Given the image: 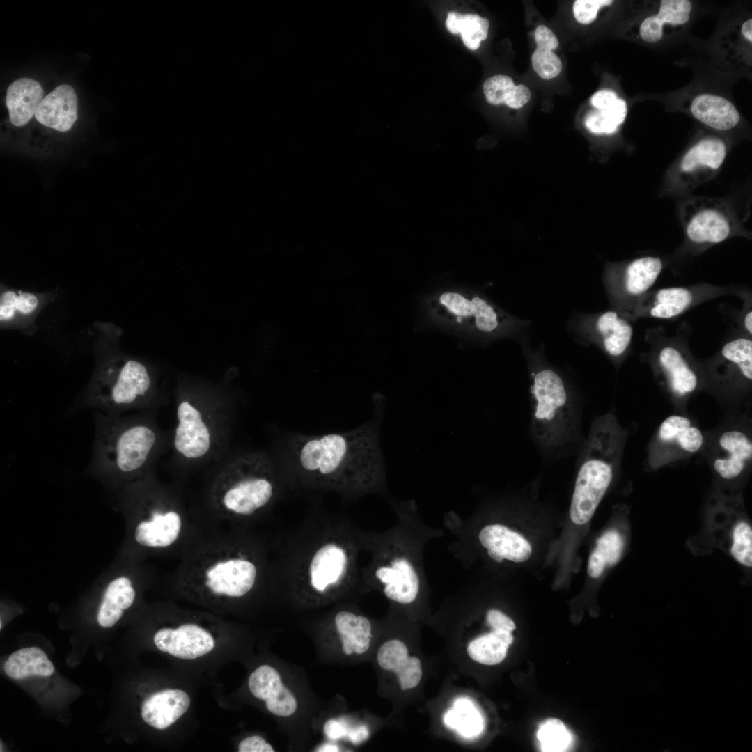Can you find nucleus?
I'll return each mask as SVG.
<instances>
[{"instance_id":"6","label":"nucleus","mask_w":752,"mask_h":752,"mask_svg":"<svg viewBox=\"0 0 752 752\" xmlns=\"http://www.w3.org/2000/svg\"><path fill=\"white\" fill-rule=\"evenodd\" d=\"M151 384L149 371L141 362L109 357L99 364L86 393L73 407L119 415L122 410L144 403Z\"/></svg>"},{"instance_id":"11","label":"nucleus","mask_w":752,"mask_h":752,"mask_svg":"<svg viewBox=\"0 0 752 752\" xmlns=\"http://www.w3.org/2000/svg\"><path fill=\"white\" fill-rule=\"evenodd\" d=\"M728 293L745 296L736 289L710 284L659 288L642 296L624 315L630 320L639 318H673L702 302Z\"/></svg>"},{"instance_id":"7","label":"nucleus","mask_w":752,"mask_h":752,"mask_svg":"<svg viewBox=\"0 0 752 752\" xmlns=\"http://www.w3.org/2000/svg\"><path fill=\"white\" fill-rule=\"evenodd\" d=\"M361 540L362 548L373 555L370 564L362 570L361 582L379 588L391 601L412 603L419 593L421 579L395 532L375 535L361 531Z\"/></svg>"},{"instance_id":"3","label":"nucleus","mask_w":752,"mask_h":752,"mask_svg":"<svg viewBox=\"0 0 752 752\" xmlns=\"http://www.w3.org/2000/svg\"><path fill=\"white\" fill-rule=\"evenodd\" d=\"M531 371V431L542 451L563 455L583 446L581 407L562 376L535 363Z\"/></svg>"},{"instance_id":"50","label":"nucleus","mask_w":752,"mask_h":752,"mask_svg":"<svg viewBox=\"0 0 752 752\" xmlns=\"http://www.w3.org/2000/svg\"><path fill=\"white\" fill-rule=\"evenodd\" d=\"M464 15L457 12H449L446 20V26L448 30L453 34L460 33L462 25Z\"/></svg>"},{"instance_id":"35","label":"nucleus","mask_w":752,"mask_h":752,"mask_svg":"<svg viewBox=\"0 0 752 752\" xmlns=\"http://www.w3.org/2000/svg\"><path fill=\"white\" fill-rule=\"evenodd\" d=\"M626 115L627 104L624 100L618 98L606 110L589 111L585 116L584 125L593 134H611L618 130Z\"/></svg>"},{"instance_id":"46","label":"nucleus","mask_w":752,"mask_h":752,"mask_svg":"<svg viewBox=\"0 0 752 752\" xmlns=\"http://www.w3.org/2000/svg\"><path fill=\"white\" fill-rule=\"evenodd\" d=\"M535 40L538 48L552 51L558 46L557 37L549 28L544 25H540L536 28Z\"/></svg>"},{"instance_id":"2","label":"nucleus","mask_w":752,"mask_h":752,"mask_svg":"<svg viewBox=\"0 0 752 752\" xmlns=\"http://www.w3.org/2000/svg\"><path fill=\"white\" fill-rule=\"evenodd\" d=\"M361 531L344 515L314 508L288 530L270 582L292 599L318 602L345 594L359 581Z\"/></svg>"},{"instance_id":"21","label":"nucleus","mask_w":752,"mask_h":752,"mask_svg":"<svg viewBox=\"0 0 752 752\" xmlns=\"http://www.w3.org/2000/svg\"><path fill=\"white\" fill-rule=\"evenodd\" d=\"M34 116L46 127L59 132L70 130L77 118V97L74 88L67 84L57 86L42 99Z\"/></svg>"},{"instance_id":"52","label":"nucleus","mask_w":752,"mask_h":752,"mask_svg":"<svg viewBox=\"0 0 752 752\" xmlns=\"http://www.w3.org/2000/svg\"><path fill=\"white\" fill-rule=\"evenodd\" d=\"M742 32L744 36L750 42H752V19L746 20L742 26Z\"/></svg>"},{"instance_id":"44","label":"nucleus","mask_w":752,"mask_h":752,"mask_svg":"<svg viewBox=\"0 0 752 752\" xmlns=\"http://www.w3.org/2000/svg\"><path fill=\"white\" fill-rule=\"evenodd\" d=\"M612 3L610 0H577L573 4L574 16L579 23L590 24L596 19L601 7Z\"/></svg>"},{"instance_id":"13","label":"nucleus","mask_w":752,"mask_h":752,"mask_svg":"<svg viewBox=\"0 0 752 752\" xmlns=\"http://www.w3.org/2000/svg\"><path fill=\"white\" fill-rule=\"evenodd\" d=\"M440 311L451 320L467 324L480 334L500 331L507 317L485 297L457 291L441 293L437 299Z\"/></svg>"},{"instance_id":"9","label":"nucleus","mask_w":752,"mask_h":752,"mask_svg":"<svg viewBox=\"0 0 752 752\" xmlns=\"http://www.w3.org/2000/svg\"><path fill=\"white\" fill-rule=\"evenodd\" d=\"M203 582L215 595L242 597L263 582H270V564L260 543L244 539L234 554L207 566Z\"/></svg>"},{"instance_id":"12","label":"nucleus","mask_w":752,"mask_h":752,"mask_svg":"<svg viewBox=\"0 0 752 752\" xmlns=\"http://www.w3.org/2000/svg\"><path fill=\"white\" fill-rule=\"evenodd\" d=\"M662 269L659 257L643 256L609 270L606 288L615 310L624 315L651 290Z\"/></svg>"},{"instance_id":"10","label":"nucleus","mask_w":752,"mask_h":752,"mask_svg":"<svg viewBox=\"0 0 752 752\" xmlns=\"http://www.w3.org/2000/svg\"><path fill=\"white\" fill-rule=\"evenodd\" d=\"M646 335L651 345L653 366L669 392L677 398L694 393L699 386L700 377L686 343L678 336L669 338L660 331H650Z\"/></svg>"},{"instance_id":"40","label":"nucleus","mask_w":752,"mask_h":752,"mask_svg":"<svg viewBox=\"0 0 752 752\" xmlns=\"http://www.w3.org/2000/svg\"><path fill=\"white\" fill-rule=\"evenodd\" d=\"M489 20L475 14L464 15L460 30L462 39L465 46L471 50H476L480 42L487 38Z\"/></svg>"},{"instance_id":"25","label":"nucleus","mask_w":752,"mask_h":752,"mask_svg":"<svg viewBox=\"0 0 752 752\" xmlns=\"http://www.w3.org/2000/svg\"><path fill=\"white\" fill-rule=\"evenodd\" d=\"M657 439L667 448L684 453H694L703 446L704 437L700 430L686 416L671 415L661 423Z\"/></svg>"},{"instance_id":"33","label":"nucleus","mask_w":752,"mask_h":752,"mask_svg":"<svg viewBox=\"0 0 752 752\" xmlns=\"http://www.w3.org/2000/svg\"><path fill=\"white\" fill-rule=\"evenodd\" d=\"M445 725L467 739L480 735L484 728V719L473 702L468 698H457L444 715Z\"/></svg>"},{"instance_id":"20","label":"nucleus","mask_w":752,"mask_h":752,"mask_svg":"<svg viewBox=\"0 0 752 752\" xmlns=\"http://www.w3.org/2000/svg\"><path fill=\"white\" fill-rule=\"evenodd\" d=\"M478 539L489 556L498 563L504 559L524 562L532 553L531 545L522 535L501 524L484 526L479 532Z\"/></svg>"},{"instance_id":"22","label":"nucleus","mask_w":752,"mask_h":752,"mask_svg":"<svg viewBox=\"0 0 752 752\" xmlns=\"http://www.w3.org/2000/svg\"><path fill=\"white\" fill-rule=\"evenodd\" d=\"M190 698L181 689H164L143 700L141 707L143 720L150 726L163 730L179 719L188 710Z\"/></svg>"},{"instance_id":"49","label":"nucleus","mask_w":752,"mask_h":752,"mask_svg":"<svg viewBox=\"0 0 752 752\" xmlns=\"http://www.w3.org/2000/svg\"><path fill=\"white\" fill-rule=\"evenodd\" d=\"M618 99L616 93L611 90H601L596 92L591 97V104L600 111L610 108Z\"/></svg>"},{"instance_id":"5","label":"nucleus","mask_w":752,"mask_h":752,"mask_svg":"<svg viewBox=\"0 0 752 752\" xmlns=\"http://www.w3.org/2000/svg\"><path fill=\"white\" fill-rule=\"evenodd\" d=\"M95 434L90 469L107 475L136 473L148 464L157 441L149 423L127 421L119 415L94 414Z\"/></svg>"},{"instance_id":"39","label":"nucleus","mask_w":752,"mask_h":752,"mask_svg":"<svg viewBox=\"0 0 752 752\" xmlns=\"http://www.w3.org/2000/svg\"><path fill=\"white\" fill-rule=\"evenodd\" d=\"M409 657L406 645L398 639H392L380 646L377 660L382 669L395 673L405 664Z\"/></svg>"},{"instance_id":"38","label":"nucleus","mask_w":752,"mask_h":752,"mask_svg":"<svg viewBox=\"0 0 752 752\" xmlns=\"http://www.w3.org/2000/svg\"><path fill=\"white\" fill-rule=\"evenodd\" d=\"M542 751H564L572 742V735L558 719L545 721L537 734Z\"/></svg>"},{"instance_id":"45","label":"nucleus","mask_w":752,"mask_h":752,"mask_svg":"<svg viewBox=\"0 0 752 752\" xmlns=\"http://www.w3.org/2000/svg\"><path fill=\"white\" fill-rule=\"evenodd\" d=\"M487 622L492 629L513 631L516 625L513 620L497 609H490L487 613Z\"/></svg>"},{"instance_id":"8","label":"nucleus","mask_w":752,"mask_h":752,"mask_svg":"<svg viewBox=\"0 0 752 752\" xmlns=\"http://www.w3.org/2000/svg\"><path fill=\"white\" fill-rule=\"evenodd\" d=\"M289 487L279 466L274 467L260 456L240 462L224 492L221 502L230 513L253 519L267 511Z\"/></svg>"},{"instance_id":"54","label":"nucleus","mask_w":752,"mask_h":752,"mask_svg":"<svg viewBox=\"0 0 752 752\" xmlns=\"http://www.w3.org/2000/svg\"><path fill=\"white\" fill-rule=\"evenodd\" d=\"M338 747L333 744H326L318 749V751H338Z\"/></svg>"},{"instance_id":"28","label":"nucleus","mask_w":752,"mask_h":752,"mask_svg":"<svg viewBox=\"0 0 752 752\" xmlns=\"http://www.w3.org/2000/svg\"><path fill=\"white\" fill-rule=\"evenodd\" d=\"M135 598V590L126 577H118L107 586L97 613L100 626L109 628L122 617L123 611L130 608Z\"/></svg>"},{"instance_id":"16","label":"nucleus","mask_w":752,"mask_h":752,"mask_svg":"<svg viewBox=\"0 0 752 752\" xmlns=\"http://www.w3.org/2000/svg\"><path fill=\"white\" fill-rule=\"evenodd\" d=\"M248 684L253 696L264 700L266 708L272 714L287 717L295 712L296 698L283 685L274 668L268 665L260 666L250 675Z\"/></svg>"},{"instance_id":"1","label":"nucleus","mask_w":752,"mask_h":752,"mask_svg":"<svg viewBox=\"0 0 752 752\" xmlns=\"http://www.w3.org/2000/svg\"><path fill=\"white\" fill-rule=\"evenodd\" d=\"M373 416L343 432H289L280 467L290 490L336 494L345 501L383 492L385 465L379 443L384 401L374 400Z\"/></svg>"},{"instance_id":"4","label":"nucleus","mask_w":752,"mask_h":752,"mask_svg":"<svg viewBox=\"0 0 752 752\" xmlns=\"http://www.w3.org/2000/svg\"><path fill=\"white\" fill-rule=\"evenodd\" d=\"M626 432L615 416L596 418L581 448L579 467L570 508L572 522L586 524L608 490L620 464Z\"/></svg>"},{"instance_id":"23","label":"nucleus","mask_w":752,"mask_h":752,"mask_svg":"<svg viewBox=\"0 0 752 752\" xmlns=\"http://www.w3.org/2000/svg\"><path fill=\"white\" fill-rule=\"evenodd\" d=\"M182 526L180 514L172 510H154L149 519L136 526L134 537L138 543L150 547H166L178 538Z\"/></svg>"},{"instance_id":"53","label":"nucleus","mask_w":752,"mask_h":752,"mask_svg":"<svg viewBox=\"0 0 752 752\" xmlns=\"http://www.w3.org/2000/svg\"><path fill=\"white\" fill-rule=\"evenodd\" d=\"M743 325L745 331L749 335L752 334V311H748L743 318Z\"/></svg>"},{"instance_id":"41","label":"nucleus","mask_w":752,"mask_h":752,"mask_svg":"<svg viewBox=\"0 0 752 752\" xmlns=\"http://www.w3.org/2000/svg\"><path fill=\"white\" fill-rule=\"evenodd\" d=\"M531 62L534 71L545 79L558 76L563 67L561 59L555 53L538 47L533 53Z\"/></svg>"},{"instance_id":"37","label":"nucleus","mask_w":752,"mask_h":752,"mask_svg":"<svg viewBox=\"0 0 752 752\" xmlns=\"http://www.w3.org/2000/svg\"><path fill=\"white\" fill-rule=\"evenodd\" d=\"M729 552L739 564L752 566V528L744 519L736 521L730 532Z\"/></svg>"},{"instance_id":"42","label":"nucleus","mask_w":752,"mask_h":752,"mask_svg":"<svg viewBox=\"0 0 752 752\" xmlns=\"http://www.w3.org/2000/svg\"><path fill=\"white\" fill-rule=\"evenodd\" d=\"M515 86L511 77L496 75L487 79L483 84V93L486 100L492 104H500L505 101Z\"/></svg>"},{"instance_id":"30","label":"nucleus","mask_w":752,"mask_h":752,"mask_svg":"<svg viewBox=\"0 0 752 752\" xmlns=\"http://www.w3.org/2000/svg\"><path fill=\"white\" fill-rule=\"evenodd\" d=\"M691 8V3L687 0H662L658 14L647 17L641 23V37L651 43L659 41L663 35V24H685L689 19Z\"/></svg>"},{"instance_id":"36","label":"nucleus","mask_w":752,"mask_h":752,"mask_svg":"<svg viewBox=\"0 0 752 752\" xmlns=\"http://www.w3.org/2000/svg\"><path fill=\"white\" fill-rule=\"evenodd\" d=\"M38 306V299L33 293L5 290L0 297V320L1 322H10L17 314L29 315Z\"/></svg>"},{"instance_id":"31","label":"nucleus","mask_w":752,"mask_h":752,"mask_svg":"<svg viewBox=\"0 0 752 752\" xmlns=\"http://www.w3.org/2000/svg\"><path fill=\"white\" fill-rule=\"evenodd\" d=\"M717 364L748 383L752 380V340L740 336L726 343L716 357Z\"/></svg>"},{"instance_id":"47","label":"nucleus","mask_w":752,"mask_h":752,"mask_svg":"<svg viewBox=\"0 0 752 752\" xmlns=\"http://www.w3.org/2000/svg\"><path fill=\"white\" fill-rule=\"evenodd\" d=\"M239 752H274L270 744L262 737L253 735L242 740L238 745Z\"/></svg>"},{"instance_id":"34","label":"nucleus","mask_w":752,"mask_h":752,"mask_svg":"<svg viewBox=\"0 0 752 752\" xmlns=\"http://www.w3.org/2000/svg\"><path fill=\"white\" fill-rule=\"evenodd\" d=\"M625 542L622 535L616 529L606 531L597 540L596 547L588 558V573L598 578L606 567L615 565L620 558Z\"/></svg>"},{"instance_id":"32","label":"nucleus","mask_w":752,"mask_h":752,"mask_svg":"<svg viewBox=\"0 0 752 752\" xmlns=\"http://www.w3.org/2000/svg\"><path fill=\"white\" fill-rule=\"evenodd\" d=\"M512 641L510 631L492 629L471 641L467 646V653L478 663L495 665L505 659L508 648Z\"/></svg>"},{"instance_id":"29","label":"nucleus","mask_w":752,"mask_h":752,"mask_svg":"<svg viewBox=\"0 0 752 752\" xmlns=\"http://www.w3.org/2000/svg\"><path fill=\"white\" fill-rule=\"evenodd\" d=\"M3 669L8 677L21 680L38 675L48 677L54 672V666L46 653L40 648L29 647L12 653L4 664Z\"/></svg>"},{"instance_id":"15","label":"nucleus","mask_w":752,"mask_h":752,"mask_svg":"<svg viewBox=\"0 0 752 752\" xmlns=\"http://www.w3.org/2000/svg\"><path fill=\"white\" fill-rule=\"evenodd\" d=\"M154 643L161 651L182 659H194L210 652L214 647L212 635L191 623L176 629L162 628L154 636Z\"/></svg>"},{"instance_id":"17","label":"nucleus","mask_w":752,"mask_h":752,"mask_svg":"<svg viewBox=\"0 0 752 752\" xmlns=\"http://www.w3.org/2000/svg\"><path fill=\"white\" fill-rule=\"evenodd\" d=\"M688 242L696 246L716 244L733 234V221L724 210L702 205L691 213L685 226Z\"/></svg>"},{"instance_id":"24","label":"nucleus","mask_w":752,"mask_h":752,"mask_svg":"<svg viewBox=\"0 0 752 752\" xmlns=\"http://www.w3.org/2000/svg\"><path fill=\"white\" fill-rule=\"evenodd\" d=\"M43 89L39 82L29 78L14 81L8 88L6 104L11 123L25 125L35 115L42 100Z\"/></svg>"},{"instance_id":"19","label":"nucleus","mask_w":752,"mask_h":752,"mask_svg":"<svg viewBox=\"0 0 752 752\" xmlns=\"http://www.w3.org/2000/svg\"><path fill=\"white\" fill-rule=\"evenodd\" d=\"M719 453L713 461L716 473L725 480L739 477L752 459V442L741 430H730L722 433L718 439Z\"/></svg>"},{"instance_id":"26","label":"nucleus","mask_w":752,"mask_h":752,"mask_svg":"<svg viewBox=\"0 0 752 752\" xmlns=\"http://www.w3.org/2000/svg\"><path fill=\"white\" fill-rule=\"evenodd\" d=\"M691 111L703 123L719 130H728L739 121L740 116L728 100L710 94H703L692 102Z\"/></svg>"},{"instance_id":"27","label":"nucleus","mask_w":752,"mask_h":752,"mask_svg":"<svg viewBox=\"0 0 752 752\" xmlns=\"http://www.w3.org/2000/svg\"><path fill=\"white\" fill-rule=\"evenodd\" d=\"M726 155L724 142L719 139H703L683 156L680 164V171L683 175H691L699 172L716 171L723 164Z\"/></svg>"},{"instance_id":"43","label":"nucleus","mask_w":752,"mask_h":752,"mask_svg":"<svg viewBox=\"0 0 752 752\" xmlns=\"http://www.w3.org/2000/svg\"><path fill=\"white\" fill-rule=\"evenodd\" d=\"M395 674L402 691L414 688L419 684L423 675L420 659L416 657H409Z\"/></svg>"},{"instance_id":"51","label":"nucleus","mask_w":752,"mask_h":752,"mask_svg":"<svg viewBox=\"0 0 752 752\" xmlns=\"http://www.w3.org/2000/svg\"><path fill=\"white\" fill-rule=\"evenodd\" d=\"M371 638L367 636L359 637L354 647V652L361 655L366 652L370 647Z\"/></svg>"},{"instance_id":"14","label":"nucleus","mask_w":752,"mask_h":752,"mask_svg":"<svg viewBox=\"0 0 752 752\" xmlns=\"http://www.w3.org/2000/svg\"><path fill=\"white\" fill-rule=\"evenodd\" d=\"M630 320L617 310L593 317L588 334L595 343L613 360L625 356L632 343L633 327Z\"/></svg>"},{"instance_id":"18","label":"nucleus","mask_w":752,"mask_h":752,"mask_svg":"<svg viewBox=\"0 0 752 752\" xmlns=\"http://www.w3.org/2000/svg\"><path fill=\"white\" fill-rule=\"evenodd\" d=\"M177 416L178 425L174 439L176 450L187 458L205 455L210 446V434L200 411L184 401L178 407Z\"/></svg>"},{"instance_id":"48","label":"nucleus","mask_w":752,"mask_h":752,"mask_svg":"<svg viewBox=\"0 0 752 752\" xmlns=\"http://www.w3.org/2000/svg\"><path fill=\"white\" fill-rule=\"evenodd\" d=\"M531 99V92L528 88L523 84L515 86L508 95L505 104L512 109H519L528 102Z\"/></svg>"}]
</instances>
